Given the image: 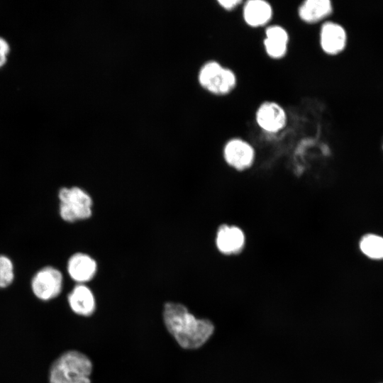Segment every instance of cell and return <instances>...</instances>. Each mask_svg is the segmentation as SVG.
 Returning <instances> with one entry per match:
<instances>
[{
  "label": "cell",
  "instance_id": "obj_1",
  "mask_svg": "<svg viewBox=\"0 0 383 383\" xmlns=\"http://www.w3.org/2000/svg\"><path fill=\"white\" fill-rule=\"evenodd\" d=\"M163 318L167 331L184 349L201 347L214 332V326L211 321L196 318L179 303H166Z\"/></svg>",
  "mask_w": 383,
  "mask_h": 383
},
{
  "label": "cell",
  "instance_id": "obj_2",
  "mask_svg": "<svg viewBox=\"0 0 383 383\" xmlns=\"http://www.w3.org/2000/svg\"><path fill=\"white\" fill-rule=\"evenodd\" d=\"M92 363L84 354L70 350L52 363L49 374L50 383H91Z\"/></svg>",
  "mask_w": 383,
  "mask_h": 383
},
{
  "label": "cell",
  "instance_id": "obj_3",
  "mask_svg": "<svg viewBox=\"0 0 383 383\" xmlns=\"http://www.w3.org/2000/svg\"><path fill=\"white\" fill-rule=\"evenodd\" d=\"M59 214L69 223L89 218L93 211L91 195L81 187H62L58 192Z\"/></svg>",
  "mask_w": 383,
  "mask_h": 383
},
{
  "label": "cell",
  "instance_id": "obj_4",
  "mask_svg": "<svg viewBox=\"0 0 383 383\" xmlns=\"http://www.w3.org/2000/svg\"><path fill=\"white\" fill-rule=\"evenodd\" d=\"M199 82L210 93L225 96L231 93L237 85V77L231 69L215 60L206 62L199 72Z\"/></svg>",
  "mask_w": 383,
  "mask_h": 383
},
{
  "label": "cell",
  "instance_id": "obj_5",
  "mask_svg": "<svg viewBox=\"0 0 383 383\" xmlns=\"http://www.w3.org/2000/svg\"><path fill=\"white\" fill-rule=\"evenodd\" d=\"M33 294L43 301L51 300L61 292L63 286L62 272L52 266H45L35 272L30 282Z\"/></svg>",
  "mask_w": 383,
  "mask_h": 383
},
{
  "label": "cell",
  "instance_id": "obj_6",
  "mask_svg": "<svg viewBox=\"0 0 383 383\" xmlns=\"http://www.w3.org/2000/svg\"><path fill=\"white\" fill-rule=\"evenodd\" d=\"M255 118L259 128L270 133L283 130L288 119L285 109L273 101H265L260 104L255 111Z\"/></svg>",
  "mask_w": 383,
  "mask_h": 383
},
{
  "label": "cell",
  "instance_id": "obj_7",
  "mask_svg": "<svg viewBox=\"0 0 383 383\" xmlns=\"http://www.w3.org/2000/svg\"><path fill=\"white\" fill-rule=\"evenodd\" d=\"M347 34L345 28L333 21L324 22L319 32V44L327 55H335L345 48Z\"/></svg>",
  "mask_w": 383,
  "mask_h": 383
},
{
  "label": "cell",
  "instance_id": "obj_8",
  "mask_svg": "<svg viewBox=\"0 0 383 383\" xmlns=\"http://www.w3.org/2000/svg\"><path fill=\"white\" fill-rule=\"evenodd\" d=\"M223 156L228 165L238 170H243L252 163L255 151L248 142L239 138H233L226 143Z\"/></svg>",
  "mask_w": 383,
  "mask_h": 383
},
{
  "label": "cell",
  "instance_id": "obj_9",
  "mask_svg": "<svg viewBox=\"0 0 383 383\" xmlns=\"http://www.w3.org/2000/svg\"><path fill=\"white\" fill-rule=\"evenodd\" d=\"M98 265L90 255L78 252L72 255L67 263V271L70 278L77 284H85L91 280L97 272Z\"/></svg>",
  "mask_w": 383,
  "mask_h": 383
},
{
  "label": "cell",
  "instance_id": "obj_10",
  "mask_svg": "<svg viewBox=\"0 0 383 383\" xmlns=\"http://www.w3.org/2000/svg\"><path fill=\"white\" fill-rule=\"evenodd\" d=\"M289 43L287 30L279 25H270L265 31L263 47L267 56L273 60L285 57Z\"/></svg>",
  "mask_w": 383,
  "mask_h": 383
},
{
  "label": "cell",
  "instance_id": "obj_11",
  "mask_svg": "<svg viewBox=\"0 0 383 383\" xmlns=\"http://www.w3.org/2000/svg\"><path fill=\"white\" fill-rule=\"evenodd\" d=\"M273 7L265 0H248L243 2V18L251 28H257L269 24L273 18Z\"/></svg>",
  "mask_w": 383,
  "mask_h": 383
},
{
  "label": "cell",
  "instance_id": "obj_12",
  "mask_svg": "<svg viewBox=\"0 0 383 383\" xmlns=\"http://www.w3.org/2000/svg\"><path fill=\"white\" fill-rule=\"evenodd\" d=\"M71 309L78 315L89 316L96 307L91 290L84 284H77L67 296Z\"/></svg>",
  "mask_w": 383,
  "mask_h": 383
},
{
  "label": "cell",
  "instance_id": "obj_13",
  "mask_svg": "<svg viewBox=\"0 0 383 383\" xmlns=\"http://www.w3.org/2000/svg\"><path fill=\"white\" fill-rule=\"evenodd\" d=\"M332 11L330 0H306L299 6L297 13L304 23L315 24L323 21Z\"/></svg>",
  "mask_w": 383,
  "mask_h": 383
},
{
  "label": "cell",
  "instance_id": "obj_14",
  "mask_svg": "<svg viewBox=\"0 0 383 383\" xmlns=\"http://www.w3.org/2000/svg\"><path fill=\"white\" fill-rule=\"evenodd\" d=\"M244 243V235L240 229L233 226H222L216 235V245L220 251L230 254L238 251Z\"/></svg>",
  "mask_w": 383,
  "mask_h": 383
},
{
  "label": "cell",
  "instance_id": "obj_15",
  "mask_svg": "<svg viewBox=\"0 0 383 383\" xmlns=\"http://www.w3.org/2000/svg\"><path fill=\"white\" fill-rule=\"evenodd\" d=\"M362 252L373 259H383V238L376 235H367L360 242Z\"/></svg>",
  "mask_w": 383,
  "mask_h": 383
},
{
  "label": "cell",
  "instance_id": "obj_16",
  "mask_svg": "<svg viewBox=\"0 0 383 383\" xmlns=\"http://www.w3.org/2000/svg\"><path fill=\"white\" fill-rule=\"evenodd\" d=\"M14 279V265L6 255H0V289L9 287Z\"/></svg>",
  "mask_w": 383,
  "mask_h": 383
},
{
  "label": "cell",
  "instance_id": "obj_17",
  "mask_svg": "<svg viewBox=\"0 0 383 383\" xmlns=\"http://www.w3.org/2000/svg\"><path fill=\"white\" fill-rule=\"evenodd\" d=\"M9 52V43L5 38L0 36V68L6 65Z\"/></svg>",
  "mask_w": 383,
  "mask_h": 383
},
{
  "label": "cell",
  "instance_id": "obj_18",
  "mask_svg": "<svg viewBox=\"0 0 383 383\" xmlns=\"http://www.w3.org/2000/svg\"><path fill=\"white\" fill-rule=\"evenodd\" d=\"M218 3L224 10L230 11L243 4V1L241 0H220L218 1Z\"/></svg>",
  "mask_w": 383,
  "mask_h": 383
}]
</instances>
